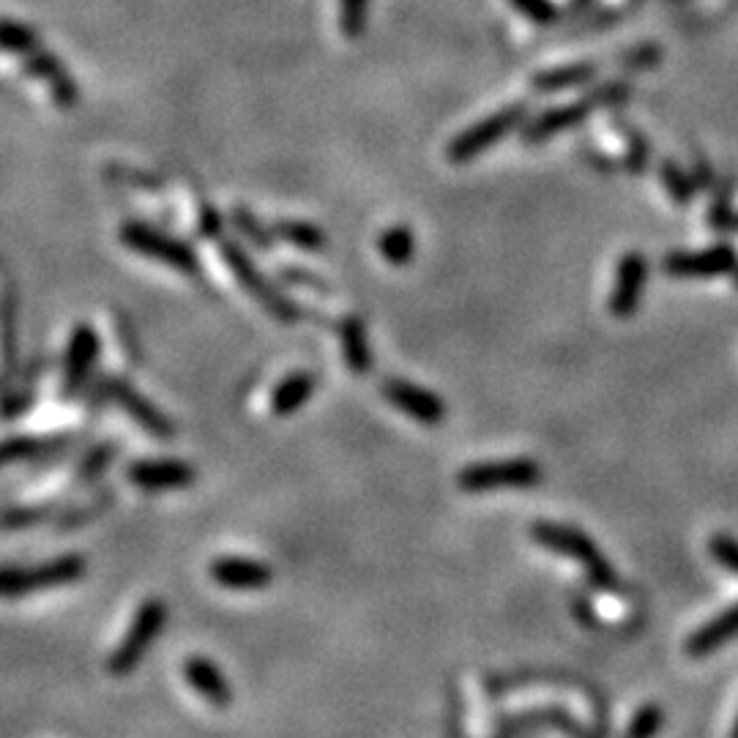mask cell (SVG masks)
<instances>
[{
    "mask_svg": "<svg viewBox=\"0 0 738 738\" xmlns=\"http://www.w3.org/2000/svg\"><path fill=\"white\" fill-rule=\"evenodd\" d=\"M662 178H664V186H668L670 197H673L675 202H681V206H684V202H690L692 197H695V186L690 184V178H686L684 173L679 170V167L664 165Z\"/></svg>",
    "mask_w": 738,
    "mask_h": 738,
    "instance_id": "f546056e",
    "label": "cell"
},
{
    "mask_svg": "<svg viewBox=\"0 0 738 738\" xmlns=\"http://www.w3.org/2000/svg\"><path fill=\"white\" fill-rule=\"evenodd\" d=\"M531 539L539 544V548L550 550V553L577 561L580 566L588 572V580L596 585V588L602 591L618 588L616 569H613L610 561L599 553L594 539H591L588 533L580 531V528L539 520L531 526Z\"/></svg>",
    "mask_w": 738,
    "mask_h": 738,
    "instance_id": "6da1fadb",
    "label": "cell"
},
{
    "mask_svg": "<svg viewBox=\"0 0 738 738\" xmlns=\"http://www.w3.org/2000/svg\"><path fill=\"white\" fill-rule=\"evenodd\" d=\"M662 725H664V712L659 706H653V703H648V706L640 708V712L632 717V723H629V728H627V736L648 738V736L659 734Z\"/></svg>",
    "mask_w": 738,
    "mask_h": 738,
    "instance_id": "484cf974",
    "label": "cell"
},
{
    "mask_svg": "<svg viewBox=\"0 0 738 738\" xmlns=\"http://www.w3.org/2000/svg\"><path fill=\"white\" fill-rule=\"evenodd\" d=\"M734 736L738 738V719H736V725H734Z\"/></svg>",
    "mask_w": 738,
    "mask_h": 738,
    "instance_id": "d6a6232c",
    "label": "cell"
},
{
    "mask_svg": "<svg viewBox=\"0 0 738 738\" xmlns=\"http://www.w3.org/2000/svg\"><path fill=\"white\" fill-rule=\"evenodd\" d=\"M27 66H31V71L36 77H42L44 82L49 86V91H53V99L58 101V107H71L77 101V88L75 82H71V77L66 75L64 66L58 64V60L53 58V55L42 53L38 49V55H33L31 60H27Z\"/></svg>",
    "mask_w": 738,
    "mask_h": 738,
    "instance_id": "ffe728a7",
    "label": "cell"
},
{
    "mask_svg": "<svg viewBox=\"0 0 738 738\" xmlns=\"http://www.w3.org/2000/svg\"><path fill=\"white\" fill-rule=\"evenodd\" d=\"M337 334H340L342 359H345L348 370L359 377L370 375L375 356H372L370 348L367 323L359 315H345V318L337 320Z\"/></svg>",
    "mask_w": 738,
    "mask_h": 738,
    "instance_id": "2e32d148",
    "label": "cell"
},
{
    "mask_svg": "<svg viewBox=\"0 0 738 738\" xmlns=\"http://www.w3.org/2000/svg\"><path fill=\"white\" fill-rule=\"evenodd\" d=\"M126 478L145 493H167L195 484V467L181 460H137L126 467Z\"/></svg>",
    "mask_w": 738,
    "mask_h": 738,
    "instance_id": "5bb4252c",
    "label": "cell"
},
{
    "mask_svg": "<svg viewBox=\"0 0 738 738\" xmlns=\"http://www.w3.org/2000/svg\"><path fill=\"white\" fill-rule=\"evenodd\" d=\"M274 233H277L279 241H285V244L296 246L301 252H323L329 246V239H326L323 230L312 222H304V219H279L274 224Z\"/></svg>",
    "mask_w": 738,
    "mask_h": 738,
    "instance_id": "44dd1931",
    "label": "cell"
},
{
    "mask_svg": "<svg viewBox=\"0 0 738 738\" xmlns=\"http://www.w3.org/2000/svg\"><path fill=\"white\" fill-rule=\"evenodd\" d=\"M370 0H340V27L348 38H356L367 22Z\"/></svg>",
    "mask_w": 738,
    "mask_h": 738,
    "instance_id": "d4e9b609",
    "label": "cell"
},
{
    "mask_svg": "<svg viewBox=\"0 0 738 738\" xmlns=\"http://www.w3.org/2000/svg\"><path fill=\"white\" fill-rule=\"evenodd\" d=\"M734 274H736V285H738V268H736V272H734Z\"/></svg>",
    "mask_w": 738,
    "mask_h": 738,
    "instance_id": "836d02e7",
    "label": "cell"
},
{
    "mask_svg": "<svg viewBox=\"0 0 738 738\" xmlns=\"http://www.w3.org/2000/svg\"><path fill=\"white\" fill-rule=\"evenodd\" d=\"M118 239L126 250L137 252V255L148 257V261L170 266L173 272H181L186 277H197L200 274V257L189 244L176 235H167L165 230L154 228L145 222H123L118 230Z\"/></svg>",
    "mask_w": 738,
    "mask_h": 738,
    "instance_id": "5b68a950",
    "label": "cell"
},
{
    "mask_svg": "<svg viewBox=\"0 0 738 738\" xmlns=\"http://www.w3.org/2000/svg\"><path fill=\"white\" fill-rule=\"evenodd\" d=\"M738 638V602L728 607V610H723L719 616H714L712 621L703 624L701 629H695V632L686 638V653L695 659H703V657H712L717 648H723L725 643H730V640Z\"/></svg>",
    "mask_w": 738,
    "mask_h": 738,
    "instance_id": "e0dca14e",
    "label": "cell"
},
{
    "mask_svg": "<svg viewBox=\"0 0 738 738\" xmlns=\"http://www.w3.org/2000/svg\"><path fill=\"white\" fill-rule=\"evenodd\" d=\"M200 233L206 235V239H222V217H219L217 208H202Z\"/></svg>",
    "mask_w": 738,
    "mask_h": 738,
    "instance_id": "1f68e13d",
    "label": "cell"
},
{
    "mask_svg": "<svg viewBox=\"0 0 738 738\" xmlns=\"http://www.w3.org/2000/svg\"><path fill=\"white\" fill-rule=\"evenodd\" d=\"M115 452H118V449L112 447V443H104V447H96L93 452H88L86 460H82L80 467H77L75 482L77 484H88V482H93L96 476H101V473L110 467V462L115 460Z\"/></svg>",
    "mask_w": 738,
    "mask_h": 738,
    "instance_id": "cb8c5ba5",
    "label": "cell"
},
{
    "mask_svg": "<svg viewBox=\"0 0 738 738\" xmlns=\"http://www.w3.org/2000/svg\"><path fill=\"white\" fill-rule=\"evenodd\" d=\"M520 118H522L520 110H504V112H498V115L482 121L478 126H471L467 132H462L460 137H454L452 143H449V148H447L449 162H458V165H462V162L476 159V156L484 154L489 145L498 143L500 137H506V134H509L511 129L520 123Z\"/></svg>",
    "mask_w": 738,
    "mask_h": 738,
    "instance_id": "7c38bea8",
    "label": "cell"
},
{
    "mask_svg": "<svg viewBox=\"0 0 738 738\" xmlns=\"http://www.w3.org/2000/svg\"><path fill=\"white\" fill-rule=\"evenodd\" d=\"M66 447H71V438H66V436L5 438V441H0V467L14 465V462H31V460L49 458V454L64 452Z\"/></svg>",
    "mask_w": 738,
    "mask_h": 738,
    "instance_id": "d6986e66",
    "label": "cell"
},
{
    "mask_svg": "<svg viewBox=\"0 0 738 738\" xmlns=\"http://www.w3.org/2000/svg\"><path fill=\"white\" fill-rule=\"evenodd\" d=\"M167 624V605L162 599H145L134 613L132 624H129L126 635L118 640L115 651L107 659V670L115 679H126L140 668L148 651L159 640L162 629Z\"/></svg>",
    "mask_w": 738,
    "mask_h": 738,
    "instance_id": "277c9868",
    "label": "cell"
},
{
    "mask_svg": "<svg viewBox=\"0 0 738 738\" xmlns=\"http://www.w3.org/2000/svg\"><path fill=\"white\" fill-rule=\"evenodd\" d=\"M646 279L648 261L643 257V252H627V255H621L616 268V285H613L610 301H607L610 315H616V318H632L640 307V298H643Z\"/></svg>",
    "mask_w": 738,
    "mask_h": 738,
    "instance_id": "4fadbf2b",
    "label": "cell"
},
{
    "mask_svg": "<svg viewBox=\"0 0 738 738\" xmlns=\"http://www.w3.org/2000/svg\"><path fill=\"white\" fill-rule=\"evenodd\" d=\"M230 224H233L235 233H239L244 241H250L255 250L268 252L274 244H277V233H274L272 228H266V224L257 219V213H252L246 206H233V211H230Z\"/></svg>",
    "mask_w": 738,
    "mask_h": 738,
    "instance_id": "603a6c76",
    "label": "cell"
},
{
    "mask_svg": "<svg viewBox=\"0 0 738 738\" xmlns=\"http://www.w3.org/2000/svg\"><path fill=\"white\" fill-rule=\"evenodd\" d=\"M377 252L388 266H408L416 255V235L408 224H394L386 228L377 239Z\"/></svg>",
    "mask_w": 738,
    "mask_h": 738,
    "instance_id": "7402d4cb",
    "label": "cell"
},
{
    "mask_svg": "<svg viewBox=\"0 0 738 738\" xmlns=\"http://www.w3.org/2000/svg\"><path fill=\"white\" fill-rule=\"evenodd\" d=\"M279 279L287 282V285H296V287H304V290H315V293H334L331 290V285L326 279H320L315 272H307V268H298V266H285L279 272Z\"/></svg>",
    "mask_w": 738,
    "mask_h": 738,
    "instance_id": "f1b7e54d",
    "label": "cell"
},
{
    "mask_svg": "<svg viewBox=\"0 0 738 738\" xmlns=\"http://www.w3.org/2000/svg\"><path fill=\"white\" fill-rule=\"evenodd\" d=\"M315 388H318V377H315V372L309 370H296L287 377H282L277 388L272 392V399H268L272 416L287 419V416L298 414V410L315 397Z\"/></svg>",
    "mask_w": 738,
    "mask_h": 738,
    "instance_id": "ac0fdd59",
    "label": "cell"
},
{
    "mask_svg": "<svg viewBox=\"0 0 738 738\" xmlns=\"http://www.w3.org/2000/svg\"><path fill=\"white\" fill-rule=\"evenodd\" d=\"M213 583L224 591H266L272 585L274 572L266 561L246 555H222L208 566Z\"/></svg>",
    "mask_w": 738,
    "mask_h": 738,
    "instance_id": "8fae6325",
    "label": "cell"
},
{
    "mask_svg": "<svg viewBox=\"0 0 738 738\" xmlns=\"http://www.w3.org/2000/svg\"><path fill=\"white\" fill-rule=\"evenodd\" d=\"M0 320H3V326H0V353H3V364L5 370H9L11 362H14V348H16V320H14V307H11L9 298H5Z\"/></svg>",
    "mask_w": 738,
    "mask_h": 738,
    "instance_id": "83f0119b",
    "label": "cell"
},
{
    "mask_svg": "<svg viewBox=\"0 0 738 738\" xmlns=\"http://www.w3.org/2000/svg\"><path fill=\"white\" fill-rule=\"evenodd\" d=\"M0 44L11 49H20V53H27V49L36 47V36L31 31H25L22 25L0 22Z\"/></svg>",
    "mask_w": 738,
    "mask_h": 738,
    "instance_id": "4dcf8cb0",
    "label": "cell"
},
{
    "mask_svg": "<svg viewBox=\"0 0 738 738\" xmlns=\"http://www.w3.org/2000/svg\"><path fill=\"white\" fill-rule=\"evenodd\" d=\"M381 394L399 414L419 421V425L441 427L447 421V403L436 392H427L425 386H419V383L403 381V377H388V381L381 383Z\"/></svg>",
    "mask_w": 738,
    "mask_h": 738,
    "instance_id": "9c48e42d",
    "label": "cell"
},
{
    "mask_svg": "<svg viewBox=\"0 0 738 738\" xmlns=\"http://www.w3.org/2000/svg\"><path fill=\"white\" fill-rule=\"evenodd\" d=\"M738 268V252L730 244H714L697 252H673L662 261V272L679 279L725 277Z\"/></svg>",
    "mask_w": 738,
    "mask_h": 738,
    "instance_id": "30bf717a",
    "label": "cell"
},
{
    "mask_svg": "<svg viewBox=\"0 0 738 738\" xmlns=\"http://www.w3.org/2000/svg\"><path fill=\"white\" fill-rule=\"evenodd\" d=\"M542 482V467L528 458L473 462L462 467L458 487L462 493H493V489H528Z\"/></svg>",
    "mask_w": 738,
    "mask_h": 738,
    "instance_id": "8992f818",
    "label": "cell"
},
{
    "mask_svg": "<svg viewBox=\"0 0 738 738\" xmlns=\"http://www.w3.org/2000/svg\"><path fill=\"white\" fill-rule=\"evenodd\" d=\"M708 553H712V558L719 563V566L738 574V539L736 537H728V533H714L712 542H708Z\"/></svg>",
    "mask_w": 738,
    "mask_h": 738,
    "instance_id": "4316f807",
    "label": "cell"
},
{
    "mask_svg": "<svg viewBox=\"0 0 738 738\" xmlns=\"http://www.w3.org/2000/svg\"><path fill=\"white\" fill-rule=\"evenodd\" d=\"M219 255H222L224 266L230 268L235 282L250 293L252 301L261 304L274 320H279V323L285 326H293L304 318V309L298 307L290 296H285L282 287L274 285V282L255 266V261L246 255L244 246L235 244V241L219 239Z\"/></svg>",
    "mask_w": 738,
    "mask_h": 738,
    "instance_id": "7a4b0ae2",
    "label": "cell"
},
{
    "mask_svg": "<svg viewBox=\"0 0 738 738\" xmlns=\"http://www.w3.org/2000/svg\"><path fill=\"white\" fill-rule=\"evenodd\" d=\"M101 394H104L107 399H112V403H115L134 425L143 427V430L148 432V436H154L156 441H173V438H176V425H173V421L167 419V416L162 414L145 394H140L129 381H123V377L112 375L104 377Z\"/></svg>",
    "mask_w": 738,
    "mask_h": 738,
    "instance_id": "52a82bcc",
    "label": "cell"
},
{
    "mask_svg": "<svg viewBox=\"0 0 738 738\" xmlns=\"http://www.w3.org/2000/svg\"><path fill=\"white\" fill-rule=\"evenodd\" d=\"M101 340L96 334L91 323H77L69 337L64 356V381H60V394L64 399H77L86 392L88 381H91L96 362H99Z\"/></svg>",
    "mask_w": 738,
    "mask_h": 738,
    "instance_id": "ba28073f",
    "label": "cell"
},
{
    "mask_svg": "<svg viewBox=\"0 0 738 738\" xmlns=\"http://www.w3.org/2000/svg\"><path fill=\"white\" fill-rule=\"evenodd\" d=\"M184 681L213 708H228L233 703V690H230L228 679L219 670L217 662L206 657H189L184 659Z\"/></svg>",
    "mask_w": 738,
    "mask_h": 738,
    "instance_id": "9a60e30c",
    "label": "cell"
},
{
    "mask_svg": "<svg viewBox=\"0 0 738 738\" xmlns=\"http://www.w3.org/2000/svg\"><path fill=\"white\" fill-rule=\"evenodd\" d=\"M86 574V558L69 553L49 558L38 566H0V596L20 599V596L42 594V591L64 588L77 583Z\"/></svg>",
    "mask_w": 738,
    "mask_h": 738,
    "instance_id": "3957f363",
    "label": "cell"
}]
</instances>
